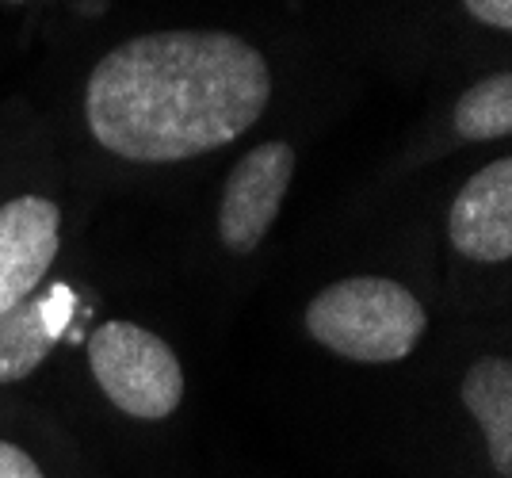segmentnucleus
I'll return each instance as SVG.
<instances>
[{
    "mask_svg": "<svg viewBox=\"0 0 512 478\" xmlns=\"http://www.w3.org/2000/svg\"><path fill=\"white\" fill-rule=\"evenodd\" d=\"M425 478H512V356L478 352L451 383L444 429L417 452Z\"/></svg>",
    "mask_w": 512,
    "mask_h": 478,
    "instance_id": "7ed1b4c3",
    "label": "nucleus"
},
{
    "mask_svg": "<svg viewBox=\"0 0 512 478\" xmlns=\"http://www.w3.org/2000/svg\"><path fill=\"white\" fill-rule=\"evenodd\" d=\"M451 257L467 268H509L512 261V157L497 153L455 188L444 215Z\"/></svg>",
    "mask_w": 512,
    "mask_h": 478,
    "instance_id": "0eeeda50",
    "label": "nucleus"
},
{
    "mask_svg": "<svg viewBox=\"0 0 512 478\" xmlns=\"http://www.w3.org/2000/svg\"><path fill=\"white\" fill-rule=\"evenodd\" d=\"M302 329L344 364L394 368L428 341L432 314L425 299L398 276L356 272L325 283L306 299Z\"/></svg>",
    "mask_w": 512,
    "mask_h": 478,
    "instance_id": "f03ea898",
    "label": "nucleus"
},
{
    "mask_svg": "<svg viewBox=\"0 0 512 478\" xmlns=\"http://www.w3.org/2000/svg\"><path fill=\"white\" fill-rule=\"evenodd\" d=\"M0 478H92L62 429L0 406Z\"/></svg>",
    "mask_w": 512,
    "mask_h": 478,
    "instance_id": "1a4fd4ad",
    "label": "nucleus"
},
{
    "mask_svg": "<svg viewBox=\"0 0 512 478\" xmlns=\"http://www.w3.org/2000/svg\"><path fill=\"white\" fill-rule=\"evenodd\" d=\"M463 12L474 23L497 31V35H509L512 31V0H463Z\"/></svg>",
    "mask_w": 512,
    "mask_h": 478,
    "instance_id": "9b49d317",
    "label": "nucleus"
},
{
    "mask_svg": "<svg viewBox=\"0 0 512 478\" xmlns=\"http://www.w3.org/2000/svg\"><path fill=\"white\" fill-rule=\"evenodd\" d=\"M65 203L43 184L0 192V314L46 287L65 249Z\"/></svg>",
    "mask_w": 512,
    "mask_h": 478,
    "instance_id": "423d86ee",
    "label": "nucleus"
},
{
    "mask_svg": "<svg viewBox=\"0 0 512 478\" xmlns=\"http://www.w3.org/2000/svg\"><path fill=\"white\" fill-rule=\"evenodd\" d=\"M299 173V146L264 138L237 157L214 203V241L226 257L249 261L276 230V218Z\"/></svg>",
    "mask_w": 512,
    "mask_h": 478,
    "instance_id": "39448f33",
    "label": "nucleus"
},
{
    "mask_svg": "<svg viewBox=\"0 0 512 478\" xmlns=\"http://www.w3.org/2000/svg\"><path fill=\"white\" fill-rule=\"evenodd\" d=\"M69 295L65 291H35L31 299L0 314V391L23 387L50 364L69 326Z\"/></svg>",
    "mask_w": 512,
    "mask_h": 478,
    "instance_id": "6e6552de",
    "label": "nucleus"
},
{
    "mask_svg": "<svg viewBox=\"0 0 512 478\" xmlns=\"http://www.w3.org/2000/svg\"><path fill=\"white\" fill-rule=\"evenodd\" d=\"M448 131L459 146L505 142L512 134V73L493 69L459 92L448 111Z\"/></svg>",
    "mask_w": 512,
    "mask_h": 478,
    "instance_id": "9d476101",
    "label": "nucleus"
},
{
    "mask_svg": "<svg viewBox=\"0 0 512 478\" xmlns=\"http://www.w3.org/2000/svg\"><path fill=\"white\" fill-rule=\"evenodd\" d=\"M85 368L107 410L134 425H165L188 398L176 348L157 329L130 318H107L88 333Z\"/></svg>",
    "mask_w": 512,
    "mask_h": 478,
    "instance_id": "20e7f679",
    "label": "nucleus"
},
{
    "mask_svg": "<svg viewBox=\"0 0 512 478\" xmlns=\"http://www.w3.org/2000/svg\"><path fill=\"white\" fill-rule=\"evenodd\" d=\"M276 100V69L245 35L169 27L115 43L81 85V131L134 173L180 169L241 142Z\"/></svg>",
    "mask_w": 512,
    "mask_h": 478,
    "instance_id": "f257e3e1",
    "label": "nucleus"
},
{
    "mask_svg": "<svg viewBox=\"0 0 512 478\" xmlns=\"http://www.w3.org/2000/svg\"><path fill=\"white\" fill-rule=\"evenodd\" d=\"M4 4H27V0H4Z\"/></svg>",
    "mask_w": 512,
    "mask_h": 478,
    "instance_id": "f8f14e48",
    "label": "nucleus"
}]
</instances>
